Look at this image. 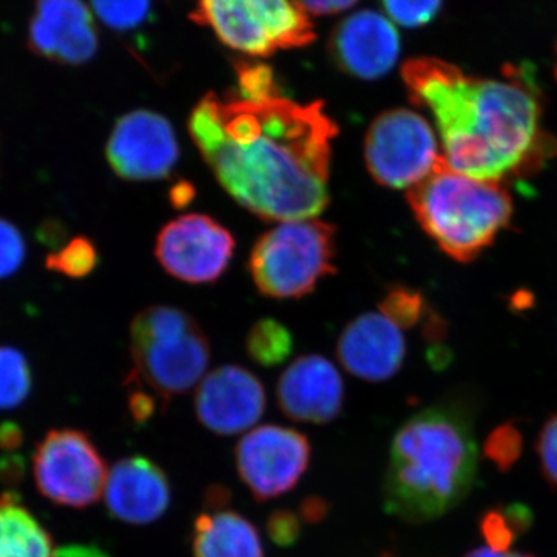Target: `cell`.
Returning <instances> with one entry per match:
<instances>
[{"label":"cell","mask_w":557,"mask_h":557,"mask_svg":"<svg viewBox=\"0 0 557 557\" xmlns=\"http://www.w3.org/2000/svg\"><path fill=\"white\" fill-rule=\"evenodd\" d=\"M555 75H556V79H557V62H556Z\"/></svg>","instance_id":"cell-40"},{"label":"cell","mask_w":557,"mask_h":557,"mask_svg":"<svg viewBox=\"0 0 557 557\" xmlns=\"http://www.w3.org/2000/svg\"><path fill=\"white\" fill-rule=\"evenodd\" d=\"M100 262L98 249L86 236L73 237L58 251L46 258V269L72 278H83L94 273Z\"/></svg>","instance_id":"cell-23"},{"label":"cell","mask_w":557,"mask_h":557,"mask_svg":"<svg viewBox=\"0 0 557 557\" xmlns=\"http://www.w3.org/2000/svg\"><path fill=\"white\" fill-rule=\"evenodd\" d=\"M236 70L237 91L236 97L245 101L263 102L282 97L274 70L269 64L258 61H237Z\"/></svg>","instance_id":"cell-25"},{"label":"cell","mask_w":557,"mask_h":557,"mask_svg":"<svg viewBox=\"0 0 557 557\" xmlns=\"http://www.w3.org/2000/svg\"><path fill=\"white\" fill-rule=\"evenodd\" d=\"M33 475L44 497L61 507L84 509L104 496L109 469L89 434L53 429L36 448Z\"/></svg>","instance_id":"cell-9"},{"label":"cell","mask_w":557,"mask_h":557,"mask_svg":"<svg viewBox=\"0 0 557 557\" xmlns=\"http://www.w3.org/2000/svg\"><path fill=\"white\" fill-rule=\"evenodd\" d=\"M465 557H533L530 555H520V553H511V552H496V549L490 547H482L478 549H472L471 553H468Z\"/></svg>","instance_id":"cell-38"},{"label":"cell","mask_w":557,"mask_h":557,"mask_svg":"<svg viewBox=\"0 0 557 557\" xmlns=\"http://www.w3.org/2000/svg\"><path fill=\"white\" fill-rule=\"evenodd\" d=\"M67 228L64 223L58 219H47L36 228V239L46 248L64 247L67 240Z\"/></svg>","instance_id":"cell-33"},{"label":"cell","mask_w":557,"mask_h":557,"mask_svg":"<svg viewBox=\"0 0 557 557\" xmlns=\"http://www.w3.org/2000/svg\"><path fill=\"white\" fill-rule=\"evenodd\" d=\"M537 454L545 479L557 486V413L549 418L539 435Z\"/></svg>","instance_id":"cell-32"},{"label":"cell","mask_w":557,"mask_h":557,"mask_svg":"<svg viewBox=\"0 0 557 557\" xmlns=\"http://www.w3.org/2000/svg\"><path fill=\"white\" fill-rule=\"evenodd\" d=\"M0 557H57L49 531L13 493L0 494Z\"/></svg>","instance_id":"cell-20"},{"label":"cell","mask_w":557,"mask_h":557,"mask_svg":"<svg viewBox=\"0 0 557 557\" xmlns=\"http://www.w3.org/2000/svg\"><path fill=\"white\" fill-rule=\"evenodd\" d=\"M306 13L330 16L351 9L358 0H296Z\"/></svg>","instance_id":"cell-34"},{"label":"cell","mask_w":557,"mask_h":557,"mask_svg":"<svg viewBox=\"0 0 557 557\" xmlns=\"http://www.w3.org/2000/svg\"><path fill=\"white\" fill-rule=\"evenodd\" d=\"M401 40L395 25L376 11L364 10L341 21L329 39L336 67L359 79H379L395 67Z\"/></svg>","instance_id":"cell-14"},{"label":"cell","mask_w":557,"mask_h":557,"mask_svg":"<svg viewBox=\"0 0 557 557\" xmlns=\"http://www.w3.org/2000/svg\"><path fill=\"white\" fill-rule=\"evenodd\" d=\"M20 438V432L14 431L13 426L0 429V445H2L3 448H14V445H17Z\"/></svg>","instance_id":"cell-39"},{"label":"cell","mask_w":557,"mask_h":557,"mask_svg":"<svg viewBox=\"0 0 557 557\" xmlns=\"http://www.w3.org/2000/svg\"><path fill=\"white\" fill-rule=\"evenodd\" d=\"M166 472L148 457L121 458L109 471L104 500L109 515L129 525H149L171 505Z\"/></svg>","instance_id":"cell-17"},{"label":"cell","mask_w":557,"mask_h":557,"mask_svg":"<svg viewBox=\"0 0 557 557\" xmlns=\"http://www.w3.org/2000/svg\"><path fill=\"white\" fill-rule=\"evenodd\" d=\"M380 310L398 329H412L423 322L429 309L418 289L395 285L387 289L380 302Z\"/></svg>","instance_id":"cell-24"},{"label":"cell","mask_w":557,"mask_h":557,"mask_svg":"<svg viewBox=\"0 0 557 557\" xmlns=\"http://www.w3.org/2000/svg\"><path fill=\"white\" fill-rule=\"evenodd\" d=\"M234 457L237 474L251 496L269 502L298 485L310 467L311 445L296 429L263 424L240 438Z\"/></svg>","instance_id":"cell-10"},{"label":"cell","mask_w":557,"mask_h":557,"mask_svg":"<svg viewBox=\"0 0 557 557\" xmlns=\"http://www.w3.org/2000/svg\"><path fill=\"white\" fill-rule=\"evenodd\" d=\"M448 327H446V321L434 310L429 309L426 317L423 319V335L424 339L432 344H438L440 341L446 338Z\"/></svg>","instance_id":"cell-35"},{"label":"cell","mask_w":557,"mask_h":557,"mask_svg":"<svg viewBox=\"0 0 557 557\" xmlns=\"http://www.w3.org/2000/svg\"><path fill=\"white\" fill-rule=\"evenodd\" d=\"M102 24L116 32H131L149 21L150 0H90Z\"/></svg>","instance_id":"cell-26"},{"label":"cell","mask_w":557,"mask_h":557,"mask_svg":"<svg viewBox=\"0 0 557 557\" xmlns=\"http://www.w3.org/2000/svg\"><path fill=\"white\" fill-rule=\"evenodd\" d=\"M507 79L468 78L437 58H413L403 65L409 100L434 113L450 170L500 182L520 174L544 134L534 79L508 67Z\"/></svg>","instance_id":"cell-2"},{"label":"cell","mask_w":557,"mask_h":557,"mask_svg":"<svg viewBox=\"0 0 557 557\" xmlns=\"http://www.w3.org/2000/svg\"><path fill=\"white\" fill-rule=\"evenodd\" d=\"M190 20L211 28L223 46L252 58L317 39L313 22L296 0H197Z\"/></svg>","instance_id":"cell-7"},{"label":"cell","mask_w":557,"mask_h":557,"mask_svg":"<svg viewBox=\"0 0 557 557\" xmlns=\"http://www.w3.org/2000/svg\"><path fill=\"white\" fill-rule=\"evenodd\" d=\"M329 509L330 507L324 498L309 497L300 505L299 516L300 519L306 520V522L317 523L325 519Z\"/></svg>","instance_id":"cell-36"},{"label":"cell","mask_w":557,"mask_h":557,"mask_svg":"<svg viewBox=\"0 0 557 557\" xmlns=\"http://www.w3.org/2000/svg\"><path fill=\"white\" fill-rule=\"evenodd\" d=\"M267 409L262 381L242 366H220L200 381L194 410L197 420L218 435L251 431Z\"/></svg>","instance_id":"cell-13"},{"label":"cell","mask_w":557,"mask_h":557,"mask_svg":"<svg viewBox=\"0 0 557 557\" xmlns=\"http://www.w3.org/2000/svg\"><path fill=\"white\" fill-rule=\"evenodd\" d=\"M384 557H391V556H384Z\"/></svg>","instance_id":"cell-41"},{"label":"cell","mask_w":557,"mask_h":557,"mask_svg":"<svg viewBox=\"0 0 557 557\" xmlns=\"http://www.w3.org/2000/svg\"><path fill=\"white\" fill-rule=\"evenodd\" d=\"M530 512L522 507H511L504 512H487L482 522L483 536L490 548L496 552H509L520 531L530 525Z\"/></svg>","instance_id":"cell-27"},{"label":"cell","mask_w":557,"mask_h":557,"mask_svg":"<svg viewBox=\"0 0 557 557\" xmlns=\"http://www.w3.org/2000/svg\"><path fill=\"white\" fill-rule=\"evenodd\" d=\"M346 388L332 361L321 355H304L277 380L278 409L298 423L327 424L343 412Z\"/></svg>","instance_id":"cell-15"},{"label":"cell","mask_w":557,"mask_h":557,"mask_svg":"<svg viewBox=\"0 0 557 557\" xmlns=\"http://www.w3.org/2000/svg\"><path fill=\"white\" fill-rule=\"evenodd\" d=\"M28 46L58 64H86L98 50L94 17L83 0H38Z\"/></svg>","instance_id":"cell-16"},{"label":"cell","mask_w":557,"mask_h":557,"mask_svg":"<svg viewBox=\"0 0 557 557\" xmlns=\"http://www.w3.org/2000/svg\"><path fill=\"white\" fill-rule=\"evenodd\" d=\"M129 351L124 386L149 395L160 410L196 387L211 359V346L199 322L170 306L139 311L131 324Z\"/></svg>","instance_id":"cell-5"},{"label":"cell","mask_w":557,"mask_h":557,"mask_svg":"<svg viewBox=\"0 0 557 557\" xmlns=\"http://www.w3.org/2000/svg\"><path fill=\"white\" fill-rule=\"evenodd\" d=\"M197 189L196 186L186 180H180L170 189V201L172 207L175 209H186L196 199Z\"/></svg>","instance_id":"cell-37"},{"label":"cell","mask_w":557,"mask_h":557,"mask_svg":"<svg viewBox=\"0 0 557 557\" xmlns=\"http://www.w3.org/2000/svg\"><path fill=\"white\" fill-rule=\"evenodd\" d=\"M475 478L471 413L460 403H438L410 417L392 440L384 508L405 522H429L461 504Z\"/></svg>","instance_id":"cell-3"},{"label":"cell","mask_w":557,"mask_h":557,"mask_svg":"<svg viewBox=\"0 0 557 557\" xmlns=\"http://www.w3.org/2000/svg\"><path fill=\"white\" fill-rule=\"evenodd\" d=\"M106 157L112 171L129 182L170 177L180 159L177 135L170 120L152 110L121 116L110 134Z\"/></svg>","instance_id":"cell-12"},{"label":"cell","mask_w":557,"mask_h":557,"mask_svg":"<svg viewBox=\"0 0 557 557\" xmlns=\"http://www.w3.org/2000/svg\"><path fill=\"white\" fill-rule=\"evenodd\" d=\"M248 267L263 296L304 298L336 273V228L314 218L281 222L256 242Z\"/></svg>","instance_id":"cell-6"},{"label":"cell","mask_w":557,"mask_h":557,"mask_svg":"<svg viewBox=\"0 0 557 557\" xmlns=\"http://www.w3.org/2000/svg\"><path fill=\"white\" fill-rule=\"evenodd\" d=\"M190 545L194 557H265L258 528L228 505L205 507L194 520Z\"/></svg>","instance_id":"cell-19"},{"label":"cell","mask_w":557,"mask_h":557,"mask_svg":"<svg viewBox=\"0 0 557 557\" xmlns=\"http://www.w3.org/2000/svg\"><path fill=\"white\" fill-rule=\"evenodd\" d=\"M442 159L434 131L412 110L380 113L366 134V166L386 188H413L435 171Z\"/></svg>","instance_id":"cell-8"},{"label":"cell","mask_w":557,"mask_h":557,"mask_svg":"<svg viewBox=\"0 0 557 557\" xmlns=\"http://www.w3.org/2000/svg\"><path fill=\"white\" fill-rule=\"evenodd\" d=\"M32 369L28 359L14 347H0V409L21 406L32 391Z\"/></svg>","instance_id":"cell-22"},{"label":"cell","mask_w":557,"mask_h":557,"mask_svg":"<svg viewBox=\"0 0 557 557\" xmlns=\"http://www.w3.org/2000/svg\"><path fill=\"white\" fill-rule=\"evenodd\" d=\"M27 256V245L20 228L9 220L0 219V278L16 274Z\"/></svg>","instance_id":"cell-29"},{"label":"cell","mask_w":557,"mask_h":557,"mask_svg":"<svg viewBox=\"0 0 557 557\" xmlns=\"http://www.w3.org/2000/svg\"><path fill=\"white\" fill-rule=\"evenodd\" d=\"M295 341L292 332L273 318H263L249 329L247 354L256 364L274 368L287 361Z\"/></svg>","instance_id":"cell-21"},{"label":"cell","mask_w":557,"mask_h":557,"mask_svg":"<svg viewBox=\"0 0 557 557\" xmlns=\"http://www.w3.org/2000/svg\"><path fill=\"white\" fill-rule=\"evenodd\" d=\"M267 531L271 541L278 547H292L299 541L302 533V519L298 512L278 509L270 516Z\"/></svg>","instance_id":"cell-31"},{"label":"cell","mask_w":557,"mask_h":557,"mask_svg":"<svg viewBox=\"0 0 557 557\" xmlns=\"http://www.w3.org/2000/svg\"><path fill=\"white\" fill-rule=\"evenodd\" d=\"M388 17L403 27L417 28L437 17L443 0H383Z\"/></svg>","instance_id":"cell-28"},{"label":"cell","mask_w":557,"mask_h":557,"mask_svg":"<svg viewBox=\"0 0 557 557\" xmlns=\"http://www.w3.org/2000/svg\"><path fill=\"white\" fill-rule=\"evenodd\" d=\"M522 449V438L516 429L504 426L497 429L486 443V454L498 467L507 469L518 460Z\"/></svg>","instance_id":"cell-30"},{"label":"cell","mask_w":557,"mask_h":557,"mask_svg":"<svg viewBox=\"0 0 557 557\" xmlns=\"http://www.w3.org/2000/svg\"><path fill=\"white\" fill-rule=\"evenodd\" d=\"M234 248L233 234L218 220L185 214L160 231L156 256L172 277L188 284H211L228 269Z\"/></svg>","instance_id":"cell-11"},{"label":"cell","mask_w":557,"mask_h":557,"mask_svg":"<svg viewBox=\"0 0 557 557\" xmlns=\"http://www.w3.org/2000/svg\"><path fill=\"white\" fill-rule=\"evenodd\" d=\"M188 132L220 186L259 219H313L329 207L339 129L324 102L222 100L209 91L190 110Z\"/></svg>","instance_id":"cell-1"},{"label":"cell","mask_w":557,"mask_h":557,"mask_svg":"<svg viewBox=\"0 0 557 557\" xmlns=\"http://www.w3.org/2000/svg\"><path fill=\"white\" fill-rule=\"evenodd\" d=\"M408 201L424 233L458 262L478 258L512 218V199L500 182L468 177L445 159L409 189Z\"/></svg>","instance_id":"cell-4"},{"label":"cell","mask_w":557,"mask_h":557,"mask_svg":"<svg viewBox=\"0 0 557 557\" xmlns=\"http://www.w3.org/2000/svg\"><path fill=\"white\" fill-rule=\"evenodd\" d=\"M341 366L369 383L397 375L406 358L401 330L381 313H364L343 330L336 346Z\"/></svg>","instance_id":"cell-18"}]
</instances>
